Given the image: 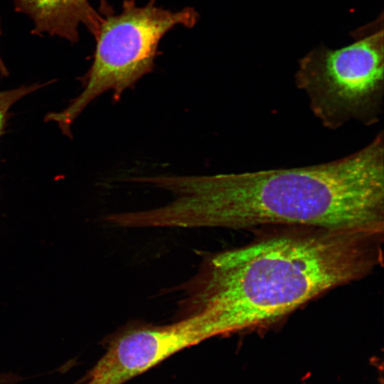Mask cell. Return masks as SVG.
<instances>
[{"label": "cell", "instance_id": "6da1fadb", "mask_svg": "<svg viewBox=\"0 0 384 384\" xmlns=\"http://www.w3.org/2000/svg\"><path fill=\"white\" fill-rule=\"evenodd\" d=\"M174 198L155 210L161 228L261 225L383 234L384 135L336 160L208 176L165 175Z\"/></svg>", "mask_w": 384, "mask_h": 384}, {"label": "cell", "instance_id": "7a4b0ae2", "mask_svg": "<svg viewBox=\"0 0 384 384\" xmlns=\"http://www.w3.org/2000/svg\"><path fill=\"white\" fill-rule=\"evenodd\" d=\"M382 234L306 228L218 252L193 296L220 335L267 324L382 262Z\"/></svg>", "mask_w": 384, "mask_h": 384}, {"label": "cell", "instance_id": "3957f363", "mask_svg": "<svg viewBox=\"0 0 384 384\" xmlns=\"http://www.w3.org/2000/svg\"><path fill=\"white\" fill-rule=\"evenodd\" d=\"M99 13L102 19L96 36L92 63L81 78L83 90L59 112H50L46 122H55L71 137V125L85 108L102 93L112 90L117 101L128 89L151 73L163 37L175 27L195 26L198 13L187 6L171 11L149 0L137 6L135 0H124L117 14L105 1Z\"/></svg>", "mask_w": 384, "mask_h": 384}, {"label": "cell", "instance_id": "277c9868", "mask_svg": "<svg viewBox=\"0 0 384 384\" xmlns=\"http://www.w3.org/2000/svg\"><path fill=\"white\" fill-rule=\"evenodd\" d=\"M383 19L356 31L351 45L320 46L299 59L296 87L307 97L314 116L326 129L336 130L355 121L378 124L384 108Z\"/></svg>", "mask_w": 384, "mask_h": 384}, {"label": "cell", "instance_id": "5b68a950", "mask_svg": "<svg viewBox=\"0 0 384 384\" xmlns=\"http://www.w3.org/2000/svg\"><path fill=\"white\" fill-rule=\"evenodd\" d=\"M218 336L203 309L172 324L129 329L113 337L88 384H124L173 355Z\"/></svg>", "mask_w": 384, "mask_h": 384}, {"label": "cell", "instance_id": "8992f818", "mask_svg": "<svg viewBox=\"0 0 384 384\" xmlns=\"http://www.w3.org/2000/svg\"><path fill=\"white\" fill-rule=\"evenodd\" d=\"M17 11L31 18L32 33L56 36L76 43L83 25L95 38L102 19L88 0H14Z\"/></svg>", "mask_w": 384, "mask_h": 384}, {"label": "cell", "instance_id": "52a82bcc", "mask_svg": "<svg viewBox=\"0 0 384 384\" xmlns=\"http://www.w3.org/2000/svg\"><path fill=\"white\" fill-rule=\"evenodd\" d=\"M53 82V80L45 84L35 83L27 86L23 85L9 90L0 91V137L4 133L11 107L24 96Z\"/></svg>", "mask_w": 384, "mask_h": 384}, {"label": "cell", "instance_id": "ba28073f", "mask_svg": "<svg viewBox=\"0 0 384 384\" xmlns=\"http://www.w3.org/2000/svg\"><path fill=\"white\" fill-rule=\"evenodd\" d=\"M0 34H1V29H0ZM0 74L2 76H8L9 74L6 67L5 66L3 60H1V56H0Z\"/></svg>", "mask_w": 384, "mask_h": 384}]
</instances>
